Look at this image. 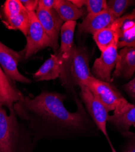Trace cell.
Listing matches in <instances>:
<instances>
[{
    "label": "cell",
    "instance_id": "1",
    "mask_svg": "<svg viewBox=\"0 0 135 152\" xmlns=\"http://www.w3.org/2000/svg\"><path fill=\"white\" fill-rule=\"evenodd\" d=\"M66 99L63 94L43 91L33 98L25 96L14 105L17 117L36 144L45 139L76 138L93 134V123L79 99L74 97L75 112L65 107Z\"/></svg>",
    "mask_w": 135,
    "mask_h": 152
},
{
    "label": "cell",
    "instance_id": "2",
    "mask_svg": "<svg viewBox=\"0 0 135 152\" xmlns=\"http://www.w3.org/2000/svg\"><path fill=\"white\" fill-rule=\"evenodd\" d=\"M0 107V152H34L36 143L12 108Z\"/></svg>",
    "mask_w": 135,
    "mask_h": 152
},
{
    "label": "cell",
    "instance_id": "3",
    "mask_svg": "<svg viewBox=\"0 0 135 152\" xmlns=\"http://www.w3.org/2000/svg\"><path fill=\"white\" fill-rule=\"evenodd\" d=\"M92 76L87 50L74 45L69 57L61 63L59 77L62 85L75 97L76 87L85 85Z\"/></svg>",
    "mask_w": 135,
    "mask_h": 152
},
{
    "label": "cell",
    "instance_id": "4",
    "mask_svg": "<svg viewBox=\"0 0 135 152\" xmlns=\"http://www.w3.org/2000/svg\"><path fill=\"white\" fill-rule=\"evenodd\" d=\"M85 86L89 88L108 112L120 110L128 103L116 88L109 83L96 79L93 75Z\"/></svg>",
    "mask_w": 135,
    "mask_h": 152
},
{
    "label": "cell",
    "instance_id": "5",
    "mask_svg": "<svg viewBox=\"0 0 135 152\" xmlns=\"http://www.w3.org/2000/svg\"><path fill=\"white\" fill-rule=\"evenodd\" d=\"M0 19L10 30H18L27 36L29 12L19 0H7L0 9Z\"/></svg>",
    "mask_w": 135,
    "mask_h": 152
},
{
    "label": "cell",
    "instance_id": "6",
    "mask_svg": "<svg viewBox=\"0 0 135 152\" xmlns=\"http://www.w3.org/2000/svg\"><path fill=\"white\" fill-rule=\"evenodd\" d=\"M29 23L28 35L26 37V45L20 52L22 59L26 60L39 50L46 47H52L50 38L46 34L42 24L36 16L35 12H28Z\"/></svg>",
    "mask_w": 135,
    "mask_h": 152
},
{
    "label": "cell",
    "instance_id": "7",
    "mask_svg": "<svg viewBox=\"0 0 135 152\" xmlns=\"http://www.w3.org/2000/svg\"><path fill=\"white\" fill-rule=\"evenodd\" d=\"M80 96L86 109L93 122L104 135L109 144H111L107 130V122L109 117L108 111L105 107L93 95L89 88L85 85L80 86Z\"/></svg>",
    "mask_w": 135,
    "mask_h": 152
},
{
    "label": "cell",
    "instance_id": "8",
    "mask_svg": "<svg viewBox=\"0 0 135 152\" xmlns=\"http://www.w3.org/2000/svg\"><path fill=\"white\" fill-rule=\"evenodd\" d=\"M35 14L46 34L50 38L52 45L51 48L55 54H57L58 50V40L63 25V20L54 9L47 10L38 7L35 10Z\"/></svg>",
    "mask_w": 135,
    "mask_h": 152
},
{
    "label": "cell",
    "instance_id": "9",
    "mask_svg": "<svg viewBox=\"0 0 135 152\" xmlns=\"http://www.w3.org/2000/svg\"><path fill=\"white\" fill-rule=\"evenodd\" d=\"M21 59L20 52L12 50L0 42V66L6 75L13 82L30 83L31 80L21 74L18 69V64Z\"/></svg>",
    "mask_w": 135,
    "mask_h": 152
},
{
    "label": "cell",
    "instance_id": "10",
    "mask_svg": "<svg viewBox=\"0 0 135 152\" xmlns=\"http://www.w3.org/2000/svg\"><path fill=\"white\" fill-rule=\"evenodd\" d=\"M118 57L117 44L115 43L102 52L96 59L92 68L93 76L97 79L110 83L112 71L116 65Z\"/></svg>",
    "mask_w": 135,
    "mask_h": 152
},
{
    "label": "cell",
    "instance_id": "11",
    "mask_svg": "<svg viewBox=\"0 0 135 152\" xmlns=\"http://www.w3.org/2000/svg\"><path fill=\"white\" fill-rule=\"evenodd\" d=\"M112 25L118 35L117 48H135V8L131 13L117 18Z\"/></svg>",
    "mask_w": 135,
    "mask_h": 152
},
{
    "label": "cell",
    "instance_id": "12",
    "mask_svg": "<svg viewBox=\"0 0 135 152\" xmlns=\"http://www.w3.org/2000/svg\"><path fill=\"white\" fill-rule=\"evenodd\" d=\"M117 18L107 9L99 14H88L79 24L78 31L81 34H92L109 27Z\"/></svg>",
    "mask_w": 135,
    "mask_h": 152
},
{
    "label": "cell",
    "instance_id": "13",
    "mask_svg": "<svg viewBox=\"0 0 135 152\" xmlns=\"http://www.w3.org/2000/svg\"><path fill=\"white\" fill-rule=\"evenodd\" d=\"M0 66V107L9 110L25 97Z\"/></svg>",
    "mask_w": 135,
    "mask_h": 152
},
{
    "label": "cell",
    "instance_id": "14",
    "mask_svg": "<svg viewBox=\"0 0 135 152\" xmlns=\"http://www.w3.org/2000/svg\"><path fill=\"white\" fill-rule=\"evenodd\" d=\"M135 72V48L125 47L118 54L114 77L130 79Z\"/></svg>",
    "mask_w": 135,
    "mask_h": 152
},
{
    "label": "cell",
    "instance_id": "15",
    "mask_svg": "<svg viewBox=\"0 0 135 152\" xmlns=\"http://www.w3.org/2000/svg\"><path fill=\"white\" fill-rule=\"evenodd\" d=\"M108 122L122 133L129 131L131 126L135 125V105L128 103L122 109L114 111L112 116H109Z\"/></svg>",
    "mask_w": 135,
    "mask_h": 152
},
{
    "label": "cell",
    "instance_id": "16",
    "mask_svg": "<svg viewBox=\"0 0 135 152\" xmlns=\"http://www.w3.org/2000/svg\"><path fill=\"white\" fill-rule=\"evenodd\" d=\"M76 21H68L63 24L60 30L61 43L57 54L61 63L66 61L69 57L73 44L74 34L76 26Z\"/></svg>",
    "mask_w": 135,
    "mask_h": 152
},
{
    "label": "cell",
    "instance_id": "17",
    "mask_svg": "<svg viewBox=\"0 0 135 152\" xmlns=\"http://www.w3.org/2000/svg\"><path fill=\"white\" fill-rule=\"evenodd\" d=\"M61 61L57 54H51L40 68L33 74L36 81L54 80L60 77Z\"/></svg>",
    "mask_w": 135,
    "mask_h": 152
},
{
    "label": "cell",
    "instance_id": "18",
    "mask_svg": "<svg viewBox=\"0 0 135 152\" xmlns=\"http://www.w3.org/2000/svg\"><path fill=\"white\" fill-rule=\"evenodd\" d=\"M54 9L65 23L76 21L83 16L82 11L68 0H56Z\"/></svg>",
    "mask_w": 135,
    "mask_h": 152
},
{
    "label": "cell",
    "instance_id": "19",
    "mask_svg": "<svg viewBox=\"0 0 135 152\" xmlns=\"http://www.w3.org/2000/svg\"><path fill=\"white\" fill-rule=\"evenodd\" d=\"M93 39L97 46L102 52L118 42V35L116 29L112 24L109 27L103 29L95 32Z\"/></svg>",
    "mask_w": 135,
    "mask_h": 152
},
{
    "label": "cell",
    "instance_id": "20",
    "mask_svg": "<svg viewBox=\"0 0 135 152\" xmlns=\"http://www.w3.org/2000/svg\"><path fill=\"white\" fill-rule=\"evenodd\" d=\"M133 5H135L133 0H110L107 3V9L117 19Z\"/></svg>",
    "mask_w": 135,
    "mask_h": 152
},
{
    "label": "cell",
    "instance_id": "21",
    "mask_svg": "<svg viewBox=\"0 0 135 152\" xmlns=\"http://www.w3.org/2000/svg\"><path fill=\"white\" fill-rule=\"evenodd\" d=\"M83 6L87 7L90 14H99L107 9L105 0H83Z\"/></svg>",
    "mask_w": 135,
    "mask_h": 152
},
{
    "label": "cell",
    "instance_id": "22",
    "mask_svg": "<svg viewBox=\"0 0 135 152\" xmlns=\"http://www.w3.org/2000/svg\"><path fill=\"white\" fill-rule=\"evenodd\" d=\"M122 133L124 137L128 138L127 144L123 152H135V134L129 131Z\"/></svg>",
    "mask_w": 135,
    "mask_h": 152
},
{
    "label": "cell",
    "instance_id": "23",
    "mask_svg": "<svg viewBox=\"0 0 135 152\" xmlns=\"http://www.w3.org/2000/svg\"><path fill=\"white\" fill-rule=\"evenodd\" d=\"M20 1L28 12H35L39 6L38 0H20Z\"/></svg>",
    "mask_w": 135,
    "mask_h": 152
},
{
    "label": "cell",
    "instance_id": "24",
    "mask_svg": "<svg viewBox=\"0 0 135 152\" xmlns=\"http://www.w3.org/2000/svg\"><path fill=\"white\" fill-rule=\"evenodd\" d=\"M124 89L130 97L135 99V78L124 86Z\"/></svg>",
    "mask_w": 135,
    "mask_h": 152
},
{
    "label": "cell",
    "instance_id": "25",
    "mask_svg": "<svg viewBox=\"0 0 135 152\" xmlns=\"http://www.w3.org/2000/svg\"><path fill=\"white\" fill-rule=\"evenodd\" d=\"M56 0H39V6L45 9H53L54 7Z\"/></svg>",
    "mask_w": 135,
    "mask_h": 152
},
{
    "label": "cell",
    "instance_id": "26",
    "mask_svg": "<svg viewBox=\"0 0 135 152\" xmlns=\"http://www.w3.org/2000/svg\"><path fill=\"white\" fill-rule=\"evenodd\" d=\"M109 145H110V147H111V149H112V152H117V151L115 149V148L113 147V146L112 145V144H110Z\"/></svg>",
    "mask_w": 135,
    "mask_h": 152
},
{
    "label": "cell",
    "instance_id": "27",
    "mask_svg": "<svg viewBox=\"0 0 135 152\" xmlns=\"http://www.w3.org/2000/svg\"><path fill=\"white\" fill-rule=\"evenodd\" d=\"M134 127H135V125H134Z\"/></svg>",
    "mask_w": 135,
    "mask_h": 152
}]
</instances>
